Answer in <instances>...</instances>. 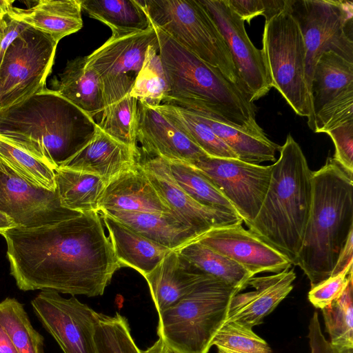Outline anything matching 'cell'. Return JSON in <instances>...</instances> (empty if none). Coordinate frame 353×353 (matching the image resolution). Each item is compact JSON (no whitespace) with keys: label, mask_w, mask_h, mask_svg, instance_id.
<instances>
[{"label":"cell","mask_w":353,"mask_h":353,"mask_svg":"<svg viewBox=\"0 0 353 353\" xmlns=\"http://www.w3.org/2000/svg\"><path fill=\"white\" fill-rule=\"evenodd\" d=\"M10 274L21 290H52L72 296L102 295L120 268L98 212L38 228L1 234Z\"/></svg>","instance_id":"1"},{"label":"cell","mask_w":353,"mask_h":353,"mask_svg":"<svg viewBox=\"0 0 353 353\" xmlns=\"http://www.w3.org/2000/svg\"><path fill=\"white\" fill-rule=\"evenodd\" d=\"M97 128L93 118L47 88L0 111V135L53 170L79 151Z\"/></svg>","instance_id":"2"},{"label":"cell","mask_w":353,"mask_h":353,"mask_svg":"<svg viewBox=\"0 0 353 353\" xmlns=\"http://www.w3.org/2000/svg\"><path fill=\"white\" fill-rule=\"evenodd\" d=\"M153 26L169 85L162 103L208 114L231 125L266 136L256 122L254 104L241 88Z\"/></svg>","instance_id":"3"},{"label":"cell","mask_w":353,"mask_h":353,"mask_svg":"<svg viewBox=\"0 0 353 353\" xmlns=\"http://www.w3.org/2000/svg\"><path fill=\"white\" fill-rule=\"evenodd\" d=\"M272 165L268 189L249 230L294 265L302 247L312 199V171L289 134Z\"/></svg>","instance_id":"4"},{"label":"cell","mask_w":353,"mask_h":353,"mask_svg":"<svg viewBox=\"0 0 353 353\" xmlns=\"http://www.w3.org/2000/svg\"><path fill=\"white\" fill-rule=\"evenodd\" d=\"M353 177L332 159L312 172V199L299 265L313 288L331 276L353 232Z\"/></svg>","instance_id":"5"},{"label":"cell","mask_w":353,"mask_h":353,"mask_svg":"<svg viewBox=\"0 0 353 353\" xmlns=\"http://www.w3.org/2000/svg\"><path fill=\"white\" fill-rule=\"evenodd\" d=\"M241 291L207 274L188 294L159 313V336L175 353H208Z\"/></svg>","instance_id":"6"},{"label":"cell","mask_w":353,"mask_h":353,"mask_svg":"<svg viewBox=\"0 0 353 353\" xmlns=\"http://www.w3.org/2000/svg\"><path fill=\"white\" fill-rule=\"evenodd\" d=\"M139 1L153 25L242 89L225 39L199 0Z\"/></svg>","instance_id":"7"},{"label":"cell","mask_w":353,"mask_h":353,"mask_svg":"<svg viewBox=\"0 0 353 353\" xmlns=\"http://www.w3.org/2000/svg\"><path fill=\"white\" fill-rule=\"evenodd\" d=\"M271 88L276 89L301 117L312 119L310 94L305 80V48L300 28L285 8L265 22L261 50Z\"/></svg>","instance_id":"8"},{"label":"cell","mask_w":353,"mask_h":353,"mask_svg":"<svg viewBox=\"0 0 353 353\" xmlns=\"http://www.w3.org/2000/svg\"><path fill=\"white\" fill-rule=\"evenodd\" d=\"M289 8L305 43V80L310 94L314 66L323 52L331 50L353 62V2L289 0Z\"/></svg>","instance_id":"9"},{"label":"cell","mask_w":353,"mask_h":353,"mask_svg":"<svg viewBox=\"0 0 353 353\" xmlns=\"http://www.w3.org/2000/svg\"><path fill=\"white\" fill-rule=\"evenodd\" d=\"M57 44L29 26L12 41L0 65V111L46 88Z\"/></svg>","instance_id":"10"},{"label":"cell","mask_w":353,"mask_h":353,"mask_svg":"<svg viewBox=\"0 0 353 353\" xmlns=\"http://www.w3.org/2000/svg\"><path fill=\"white\" fill-rule=\"evenodd\" d=\"M190 164L222 193L249 227L256 216L268 189L272 165L209 156Z\"/></svg>","instance_id":"11"},{"label":"cell","mask_w":353,"mask_h":353,"mask_svg":"<svg viewBox=\"0 0 353 353\" xmlns=\"http://www.w3.org/2000/svg\"><path fill=\"white\" fill-rule=\"evenodd\" d=\"M31 305L45 329L63 353H97L94 326L97 312L74 296L66 299L52 290H41Z\"/></svg>","instance_id":"12"},{"label":"cell","mask_w":353,"mask_h":353,"mask_svg":"<svg viewBox=\"0 0 353 353\" xmlns=\"http://www.w3.org/2000/svg\"><path fill=\"white\" fill-rule=\"evenodd\" d=\"M0 211L18 228H32L55 224L79 216L61 204L57 190L32 185L0 159Z\"/></svg>","instance_id":"13"},{"label":"cell","mask_w":353,"mask_h":353,"mask_svg":"<svg viewBox=\"0 0 353 353\" xmlns=\"http://www.w3.org/2000/svg\"><path fill=\"white\" fill-rule=\"evenodd\" d=\"M218 26L231 53L243 90L250 102L268 94L271 85L261 50L250 41L245 21L225 0H199Z\"/></svg>","instance_id":"14"},{"label":"cell","mask_w":353,"mask_h":353,"mask_svg":"<svg viewBox=\"0 0 353 353\" xmlns=\"http://www.w3.org/2000/svg\"><path fill=\"white\" fill-rule=\"evenodd\" d=\"M139 162L173 214L199 237L215 228L242 223L236 214L203 206L192 199L175 181L167 159L149 157Z\"/></svg>","instance_id":"15"},{"label":"cell","mask_w":353,"mask_h":353,"mask_svg":"<svg viewBox=\"0 0 353 353\" xmlns=\"http://www.w3.org/2000/svg\"><path fill=\"white\" fill-rule=\"evenodd\" d=\"M196 241L235 261L253 276L264 272H281L292 265L285 254L241 223L213 228Z\"/></svg>","instance_id":"16"},{"label":"cell","mask_w":353,"mask_h":353,"mask_svg":"<svg viewBox=\"0 0 353 353\" xmlns=\"http://www.w3.org/2000/svg\"><path fill=\"white\" fill-rule=\"evenodd\" d=\"M310 98L312 130L315 115L329 116L353 108V62L331 50L323 52L313 71Z\"/></svg>","instance_id":"17"},{"label":"cell","mask_w":353,"mask_h":353,"mask_svg":"<svg viewBox=\"0 0 353 353\" xmlns=\"http://www.w3.org/2000/svg\"><path fill=\"white\" fill-rule=\"evenodd\" d=\"M137 139L149 157L192 163L208 156L154 108L138 101Z\"/></svg>","instance_id":"18"},{"label":"cell","mask_w":353,"mask_h":353,"mask_svg":"<svg viewBox=\"0 0 353 353\" xmlns=\"http://www.w3.org/2000/svg\"><path fill=\"white\" fill-rule=\"evenodd\" d=\"M294 269L269 276L252 277L247 287L253 290L235 294L231 299L226 321H234L249 328L261 324L293 289Z\"/></svg>","instance_id":"19"},{"label":"cell","mask_w":353,"mask_h":353,"mask_svg":"<svg viewBox=\"0 0 353 353\" xmlns=\"http://www.w3.org/2000/svg\"><path fill=\"white\" fill-rule=\"evenodd\" d=\"M157 41L153 25L146 30L113 37L87 56V63L101 79L121 76L136 79L147 49Z\"/></svg>","instance_id":"20"},{"label":"cell","mask_w":353,"mask_h":353,"mask_svg":"<svg viewBox=\"0 0 353 353\" xmlns=\"http://www.w3.org/2000/svg\"><path fill=\"white\" fill-rule=\"evenodd\" d=\"M103 210L174 214L139 162L106 183L98 204V212Z\"/></svg>","instance_id":"21"},{"label":"cell","mask_w":353,"mask_h":353,"mask_svg":"<svg viewBox=\"0 0 353 353\" xmlns=\"http://www.w3.org/2000/svg\"><path fill=\"white\" fill-rule=\"evenodd\" d=\"M134 80L128 76L101 79L103 107L97 123L141 155L137 139L138 100L130 94Z\"/></svg>","instance_id":"22"},{"label":"cell","mask_w":353,"mask_h":353,"mask_svg":"<svg viewBox=\"0 0 353 353\" xmlns=\"http://www.w3.org/2000/svg\"><path fill=\"white\" fill-rule=\"evenodd\" d=\"M141 155L99 126L94 137L59 168L97 175L106 183L135 166Z\"/></svg>","instance_id":"23"},{"label":"cell","mask_w":353,"mask_h":353,"mask_svg":"<svg viewBox=\"0 0 353 353\" xmlns=\"http://www.w3.org/2000/svg\"><path fill=\"white\" fill-rule=\"evenodd\" d=\"M207 274L172 250L144 278L159 314L180 301Z\"/></svg>","instance_id":"24"},{"label":"cell","mask_w":353,"mask_h":353,"mask_svg":"<svg viewBox=\"0 0 353 353\" xmlns=\"http://www.w3.org/2000/svg\"><path fill=\"white\" fill-rule=\"evenodd\" d=\"M50 87L94 119L100 117L103 84L99 74L88 65L86 57L68 61L62 72L51 79Z\"/></svg>","instance_id":"25"},{"label":"cell","mask_w":353,"mask_h":353,"mask_svg":"<svg viewBox=\"0 0 353 353\" xmlns=\"http://www.w3.org/2000/svg\"><path fill=\"white\" fill-rule=\"evenodd\" d=\"M100 214L108 229L120 268H132L144 277L172 251L144 237L114 218L104 214Z\"/></svg>","instance_id":"26"},{"label":"cell","mask_w":353,"mask_h":353,"mask_svg":"<svg viewBox=\"0 0 353 353\" xmlns=\"http://www.w3.org/2000/svg\"><path fill=\"white\" fill-rule=\"evenodd\" d=\"M81 11L80 0H39L28 9L13 7L9 15L59 43L81 29Z\"/></svg>","instance_id":"27"},{"label":"cell","mask_w":353,"mask_h":353,"mask_svg":"<svg viewBox=\"0 0 353 353\" xmlns=\"http://www.w3.org/2000/svg\"><path fill=\"white\" fill-rule=\"evenodd\" d=\"M99 213L114 218L134 232L170 250H177L199 237L190 227L172 214L114 210H103Z\"/></svg>","instance_id":"28"},{"label":"cell","mask_w":353,"mask_h":353,"mask_svg":"<svg viewBox=\"0 0 353 353\" xmlns=\"http://www.w3.org/2000/svg\"><path fill=\"white\" fill-rule=\"evenodd\" d=\"M81 10L91 18L105 23L112 36L146 30L151 26L148 15L139 0H80Z\"/></svg>","instance_id":"29"},{"label":"cell","mask_w":353,"mask_h":353,"mask_svg":"<svg viewBox=\"0 0 353 353\" xmlns=\"http://www.w3.org/2000/svg\"><path fill=\"white\" fill-rule=\"evenodd\" d=\"M194 113L223 141L239 160L254 164L275 161V153L280 150L281 146L267 136H259L208 114Z\"/></svg>","instance_id":"30"},{"label":"cell","mask_w":353,"mask_h":353,"mask_svg":"<svg viewBox=\"0 0 353 353\" xmlns=\"http://www.w3.org/2000/svg\"><path fill=\"white\" fill-rule=\"evenodd\" d=\"M54 174L56 190L63 207L81 214L98 212L99 201L107 183L103 179L60 168L54 170Z\"/></svg>","instance_id":"31"},{"label":"cell","mask_w":353,"mask_h":353,"mask_svg":"<svg viewBox=\"0 0 353 353\" xmlns=\"http://www.w3.org/2000/svg\"><path fill=\"white\" fill-rule=\"evenodd\" d=\"M152 108L174 124L208 156L239 159L223 141L192 111L165 103Z\"/></svg>","instance_id":"32"},{"label":"cell","mask_w":353,"mask_h":353,"mask_svg":"<svg viewBox=\"0 0 353 353\" xmlns=\"http://www.w3.org/2000/svg\"><path fill=\"white\" fill-rule=\"evenodd\" d=\"M202 272L239 290L247 288L253 276L228 257L194 240L176 250Z\"/></svg>","instance_id":"33"},{"label":"cell","mask_w":353,"mask_h":353,"mask_svg":"<svg viewBox=\"0 0 353 353\" xmlns=\"http://www.w3.org/2000/svg\"><path fill=\"white\" fill-rule=\"evenodd\" d=\"M167 161L175 181L192 199L203 206L238 215L230 202L194 166L181 161Z\"/></svg>","instance_id":"34"},{"label":"cell","mask_w":353,"mask_h":353,"mask_svg":"<svg viewBox=\"0 0 353 353\" xmlns=\"http://www.w3.org/2000/svg\"><path fill=\"white\" fill-rule=\"evenodd\" d=\"M168 91V81L157 41L147 49L142 67L134 80L130 94L138 101L155 107L163 102Z\"/></svg>","instance_id":"35"},{"label":"cell","mask_w":353,"mask_h":353,"mask_svg":"<svg viewBox=\"0 0 353 353\" xmlns=\"http://www.w3.org/2000/svg\"><path fill=\"white\" fill-rule=\"evenodd\" d=\"M0 324L18 353H43V338L32 326L23 305L14 298L0 302Z\"/></svg>","instance_id":"36"},{"label":"cell","mask_w":353,"mask_h":353,"mask_svg":"<svg viewBox=\"0 0 353 353\" xmlns=\"http://www.w3.org/2000/svg\"><path fill=\"white\" fill-rule=\"evenodd\" d=\"M330 344L340 353L353 349V280L342 294L321 309Z\"/></svg>","instance_id":"37"},{"label":"cell","mask_w":353,"mask_h":353,"mask_svg":"<svg viewBox=\"0 0 353 353\" xmlns=\"http://www.w3.org/2000/svg\"><path fill=\"white\" fill-rule=\"evenodd\" d=\"M0 159L28 183L56 190L54 170L1 135Z\"/></svg>","instance_id":"38"},{"label":"cell","mask_w":353,"mask_h":353,"mask_svg":"<svg viewBox=\"0 0 353 353\" xmlns=\"http://www.w3.org/2000/svg\"><path fill=\"white\" fill-rule=\"evenodd\" d=\"M94 338L97 353H141L127 319L119 313L112 316L97 313Z\"/></svg>","instance_id":"39"},{"label":"cell","mask_w":353,"mask_h":353,"mask_svg":"<svg viewBox=\"0 0 353 353\" xmlns=\"http://www.w3.org/2000/svg\"><path fill=\"white\" fill-rule=\"evenodd\" d=\"M218 353H271L267 342L249 328L234 321H226L214 337L212 346Z\"/></svg>","instance_id":"40"},{"label":"cell","mask_w":353,"mask_h":353,"mask_svg":"<svg viewBox=\"0 0 353 353\" xmlns=\"http://www.w3.org/2000/svg\"><path fill=\"white\" fill-rule=\"evenodd\" d=\"M352 263L339 274L331 276L308 292L310 302L316 308L323 309L336 300L352 278Z\"/></svg>","instance_id":"41"},{"label":"cell","mask_w":353,"mask_h":353,"mask_svg":"<svg viewBox=\"0 0 353 353\" xmlns=\"http://www.w3.org/2000/svg\"><path fill=\"white\" fill-rule=\"evenodd\" d=\"M230 8L244 21H250L262 15L265 21L281 12L287 6L288 0H225Z\"/></svg>","instance_id":"42"},{"label":"cell","mask_w":353,"mask_h":353,"mask_svg":"<svg viewBox=\"0 0 353 353\" xmlns=\"http://www.w3.org/2000/svg\"><path fill=\"white\" fill-rule=\"evenodd\" d=\"M325 133L330 137L335 147L332 159L353 177V120L344 122Z\"/></svg>","instance_id":"43"},{"label":"cell","mask_w":353,"mask_h":353,"mask_svg":"<svg viewBox=\"0 0 353 353\" xmlns=\"http://www.w3.org/2000/svg\"><path fill=\"white\" fill-rule=\"evenodd\" d=\"M310 353H340L326 340L321 328L318 313L314 312L308 326Z\"/></svg>","instance_id":"44"},{"label":"cell","mask_w":353,"mask_h":353,"mask_svg":"<svg viewBox=\"0 0 353 353\" xmlns=\"http://www.w3.org/2000/svg\"><path fill=\"white\" fill-rule=\"evenodd\" d=\"M27 26L9 14L0 21V65L10 44Z\"/></svg>","instance_id":"45"},{"label":"cell","mask_w":353,"mask_h":353,"mask_svg":"<svg viewBox=\"0 0 353 353\" xmlns=\"http://www.w3.org/2000/svg\"><path fill=\"white\" fill-rule=\"evenodd\" d=\"M353 232H352L346 240L342 250L340 252L339 257L334 268L332 272L331 276L336 275L343 270L346 267L353 263Z\"/></svg>","instance_id":"46"},{"label":"cell","mask_w":353,"mask_h":353,"mask_svg":"<svg viewBox=\"0 0 353 353\" xmlns=\"http://www.w3.org/2000/svg\"><path fill=\"white\" fill-rule=\"evenodd\" d=\"M0 353H18L10 337L0 324Z\"/></svg>","instance_id":"47"},{"label":"cell","mask_w":353,"mask_h":353,"mask_svg":"<svg viewBox=\"0 0 353 353\" xmlns=\"http://www.w3.org/2000/svg\"><path fill=\"white\" fill-rule=\"evenodd\" d=\"M141 353H175L159 337V339L150 347L141 351Z\"/></svg>","instance_id":"48"},{"label":"cell","mask_w":353,"mask_h":353,"mask_svg":"<svg viewBox=\"0 0 353 353\" xmlns=\"http://www.w3.org/2000/svg\"><path fill=\"white\" fill-rule=\"evenodd\" d=\"M17 227V224L10 216L0 211V234Z\"/></svg>","instance_id":"49"},{"label":"cell","mask_w":353,"mask_h":353,"mask_svg":"<svg viewBox=\"0 0 353 353\" xmlns=\"http://www.w3.org/2000/svg\"><path fill=\"white\" fill-rule=\"evenodd\" d=\"M13 0H0V21L12 11Z\"/></svg>","instance_id":"50"},{"label":"cell","mask_w":353,"mask_h":353,"mask_svg":"<svg viewBox=\"0 0 353 353\" xmlns=\"http://www.w3.org/2000/svg\"><path fill=\"white\" fill-rule=\"evenodd\" d=\"M343 353H352V350H347L346 352H344Z\"/></svg>","instance_id":"51"}]
</instances>
